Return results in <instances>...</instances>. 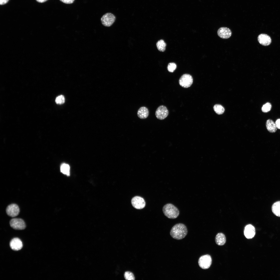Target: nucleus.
I'll list each match as a JSON object with an SVG mask.
<instances>
[{
	"mask_svg": "<svg viewBox=\"0 0 280 280\" xmlns=\"http://www.w3.org/2000/svg\"><path fill=\"white\" fill-rule=\"evenodd\" d=\"M215 242L218 245L222 246L224 245L226 242V238L222 233L218 234L215 237Z\"/></svg>",
	"mask_w": 280,
	"mask_h": 280,
	"instance_id": "obj_16",
	"label": "nucleus"
},
{
	"mask_svg": "<svg viewBox=\"0 0 280 280\" xmlns=\"http://www.w3.org/2000/svg\"><path fill=\"white\" fill-rule=\"evenodd\" d=\"M131 203L133 206L138 209H141L144 208L145 205L144 199L142 197L136 196L132 199Z\"/></svg>",
	"mask_w": 280,
	"mask_h": 280,
	"instance_id": "obj_7",
	"label": "nucleus"
},
{
	"mask_svg": "<svg viewBox=\"0 0 280 280\" xmlns=\"http://www.w3.org/2000/svg\"><path fill=\"white\" fill-rule=\"evenodd\" d=\"M65 101L64 96L62 95H59L57 97L55 100L56 103L58 104H61L64 103Z\"/></svg>",
	"mask_w": 280,
	"mask_h": 280,
	"instance_id": "obj_24",
	"label": "nucleus"
},
{
	"mask_svg": "<svg viewBox=\"0 0 280 280\" xmlns=\"http://www.w3.org/2000/svg\"><path fill=\"white\" fill-rule=\"evenodd\" d=\"M213 109L215 112L218 114H222L225 111L224 107L219 104L215 105L213 107Z\"/></svg>",
	"mask_w": 280,
	"mask_h": 280,
	"instance_id": "obj_20",
	"label": "nucleus"
},
{
	"mask_svg": "<svg viewBox=\"0 0 280 280\" xmlns=\"http://www.w3.org/2000/svg\"><path fill=\"white\" fill-rule=\"evenodd\" d=\"M179 82L181 86L184 88H187L190 87L192 84L193 79L190 74H185L180 77Z\"/></svg>",
	"mask_w": 280,
	"mask_h": 280,
	"instance_id": "obj_5",
	"label": "nucleus"
},
{
	"mask_svg": "<svg viewBox=\"0 0 280 280\" xmlns=\"http://www.w3.org/2000/svg\"><path fill=\"white\" fill-rule=\"evenodd\" d=\"M163 211L164 215L169 219H175L178 216L179 214L178 208L170 203L166 204L164 206Z\"/></svg>",
	"mask_w": 280,
	"mask_h": 280,
	"instance_id": "obj_2",
	"label": "nucleus"
},
{
	"mask_svg": "<svg viewBox=\"0 0 280 280\" xmlns=\"http://www.w3.org/2000/svg\"><path fill=\"white\" fill-rule=\"evenodd\" d=\"M272 107L271 104L268 102L263 105L261 108L262 111L264 113H267L271 110Z\"/></svg>",
	"mask_w": 280,
	"mask_h": 280,
	"instance_id": "obj_21",
	"label": "nucleus"
},
{
	"mask_svg": "<svg viewBox=\"0 0 280 280\" xmlns=\"http://www.w3.org/2000/svg\"><path fill=\"white\" fill-rule=\"evenodd\" d=\"M218 35L221 38L223 39L229 38L231 36L232 33L229 28L224 27L220 28L218 30Z\"/></svg>",
	"mask_w": 280,
	"mask_h": 280,
	"instance_id": "obj_10",
	"label": "nucleus"
},
{
	"mask_svg": "<svg viewBox=\"0 0 280 280\" xmlns=\"http://www.w3.org/2000/svg\"><path fill=\"white\" fill-rule=\"evenodd\" d=\"M266 126L267 130L270 133H275L277 130V128L275 123L271 119H269L267 121Z\"/></svg>",
	"mask_w": 280,
	"mask_h": 280,
	"instance_id": "obj_14",
	"label": "nucleus"
},
{
	"mask_svg": "<svg viewBox=\"0 0 280 280\" xmlns=\"http://www.w3.org/2000/svg\"><path fill=\"white\" fill-rule=\"evenodd\" d=\"M70 166L67 164L63 163L60 166V171L63 174L68 176L70 175Z\"/></svg>",
	"mask_w": 280,
	"mask_h": 280,
	"instance_id": "obj_18",
	"label": "nucleus"
},
{
	"mask_svg": "<svg viewBox=\"0 0 280 280\" xmlns=\"http://www.w3.org/2000/svg\"><path fill=\"white\" fill-rule=\"evenodd\" d=\"M10 226L13 228L17 230H22L26 227L24 221L20 218H14L12 219L10 222Z\"/></svg>",
	"mask_w": 280,
	"mask_h": 280,
	"instance_id": "obj_6",
	"label": "nucleus"
},
{
	"mask_svg": "<svg viewBox=\"0 0 280 280\" xmlns=\"http://www.w3.org/2000/svg\"><path fill=\"white\" fill-rule=\"evenodd\" d=\"M11 249L15 251H18L21 249L23 247L22 242L18 238H15L12 239L10 243Z\"/></svg>",
	"mask_w": 280,
	"mask_h": 280,
	"instance_id": "obj_12",
	"label": "nucleus"
},
{
	"mask_svg": "<svg viewBox=\"0 0 280 280\" xmlns=\"http://www.w3.org/2000/svg\"><path fill=\"white\" fill-rule=\"evenodd\" d=\"M277 128L280 129V119L276 120L275 122Z\"/></svg>",
	"mask_w": 280,
	"mask_h": 280,
	"instance_id": "obj_26",
	"label": "nucleus"
},
{
	"mask_svg": "<svg viewBox=\"0 0 280 280\" xmlns=\"http://www.w3.org/2000/svg\"><path fill=\"white\" fill-rule=\"evenodd\" d=\"M198 264L199 267L204 269H207L210 267L212 263V259L211 256L206 255L201 256L198 260Z\"/></svg>",
	"mask_w": 280,
	"mask_h": 280,
	"instance_id": "obj_3",
	"label": "nucleus"
},
{
	"mask_svg": "<svg viewBox=\"0 0 280 280\" xmlns=\"http://www.w3.org/2000/svg\"><path fill=\"white\" fill-rule=\"evenodd\" d=\"M115 19V17L113 14L107 13L102 16L101 18V21L104 26L110 27L114 23Z\"/></svg>",
	"mask_w": 280,
	"mask_h": 280,
	"instance_id": "obj_4",
	"label": "nucleus"
},
{
	"mask_svg": "<svg viewBox=\"0 0 280 280\" xmlns=\"http://www.w3.org/2000/svg\"><path fill=\"white\" fill-rule=\"evenodd\" d=\"M124 277L126 280H134L135 278L133 274L130 271L125 272L124 274Z\"/></svg>",
	"mask_w": 280,
	"mask_h": 280,
	"instance_id": "obj_22",
	"label": "nucleus"
},
{
	"mask_svg": "<svg viewBox=\"0 0 280 280\" xmlns=\"http://www.w3.org/2000/svg\"><path fill=\"white\" fill-rule=\"evenodd\" d=\"M36 0L37 2H39L42 3L46 1L47 0Z\"/></svg>",
	"mask_w": 280,
	"mask_h": 280,
	"instance_id": "obj_28",
	"label": "nucleus"
},
{
	"mask_svg": "<svg viewBox=\"0 0 280 280\" xmlns=\"http://www.w3.org/2000/svg\"><path fill=\"white\" fill-rule=\"evenodd\" d=\"M7 214L10 216L14 217L18 215L20 212L18 206L16 204H12L8 205L6 209Z\"/></svg>",
	"mask_w": 280,
	"mask_h": 280,
	"instance_id": "obj_9",
	"label": "nucleus"
},
{
	"mask_svg": "<svg viewBox=\"0 0 280 280\" xmlns=\"http://www.w3.org/2000/svg\"><path fill=\"white\" fill-rule=\"evenodd\" d=\"M170 233L173 239L177 240H181L186 235L187 230L184 224L179 223L176 224L172 228Z\"/></svg>",
	"mask_w": 280,
	"mask_h": 280,
	"instance_id": "obj_1",
	"label": "nucleus"
},
{
	"mask_svg": "<svg viewBox=\"0 0 280 280\" xmlns=\"http://www.w3.org/2000/svg\"><path fill=\"white\" fill-rule=\"evenodd\" d=\"M60 1L63 3L67 4H71L72 3L74 0H60Z\"/></svg>",
	"mask_w": 280,
	"mask_h": 280,
	"instance_id": "obj_25",
	"label": "nucleus"
},
{
	"mask_svg": "<svg viewBox=\"0 0 280 280\" xmlns=\"http://www.w3.org/2000/svg\"><path fill=\"white\" fill-rule=\"evenodd\" d=\"M176 67L177 66L176 64L174 62H171L168 64L167 69L169 72H173L176 69Z\"/></svg>",
	"mask_w": 280,
	"mask_h": 280,
	"instance_id": "obj_23",
	"label": "nucleus"
},
{
	"mask_svg": "<svg viewBox=\"0 0 280 280\" xmlns=\"http://www.w3.org/2000/svg\"><path fill=\"white\" fill-rule=\"evenodd\" d=\"M9 0H0V4L1 5H3L6 3Z\"/></svg>",
	"mask_w": 280,
	"mask_h": 280,
	"instance_id": "obj_27",
	"label": "nucleus"
},
{
	"mask_svg": "<svg viewBox=\"0 0 280 280\" xmlns=\"http://www.w3.org/2000/svg\"><path fill=\"white\" fill-rule=\"evenodd\" d=\"M149 111L148 109L145 107H141L137 112V115L139 118L141 119L147 118L149 115Z\"/></svg>",
	"mask_w": 280,
	"mask_h": 280,
	"instance_id": "obj_15",
	"label": "nucleus"
},
{
	"mask_svg": "<svg viewBox=\"0 0 280 280\" xmlns=\"http://www.w3.org/2000/svg\"><path fill=\"white\" fill-rule=\"evenodd\" d=\"M271 209L272 212L275 215L280 217V201L274 203L272 206Z\"/></svg>",
	"mask_w": 280,
	"mask_h": 280,
	"instance_id": "obj_17",
	"label": "nucleus"
},
{
	"mask_svg": "<svg viewBox=\"0 0 280 280\" xmlns=\"http://www.w3.org/2000/svg\"><path fill=\"white\" fill-rule=\"evenodd\" d=\"M156 47L158 50L161 52H164L165 50L166 44L164 40L161 39L158 40L156 44Z\"/></svg>",
	"mask_w": 280,
	"mask_h": 280,
	"instance_id": "obj_19",
	"label": "nucleus"
},
{
	"mask_svg": "<svg viewBox=\"0 0 280 280\" xmlns=\"http://www.w3.org/2000/svg\"><path fill=\"white\" fill-rule=\"evenodd\" d=\"M168 114L169 111L167 108L163 105L159 106L155 112L156 117L160 120H163L165 118Z\"/></svg>",
	"mask_w": 280,
	"mask_h": 280,
	"instance_id": "obj_8",
	"label": "nucleus"
},
{
	"mask_svg": "<svg viewBox=\"0 0 280 280\" xmlns=\"http://www.w3.org/2000/svg\"><path fill=\"white\" fill-rule=\"evenodd\" d=\"M257 39L259 43L264 46L269 45L271 42L270 37L268 35L264 34H260L258 37Z\"/></svg>",
	"mask_w": 280,
	"mask_h": 280,
	"instance_id": "obj_13",
	"label": "nucleus"
},
{
	"mask_svg": "<svg viewBox=\"0 0 280 280\" xmlns=\"http://www.w3.org/2000/svg\"><path fill=\"white\" fill-rule=\"evenodd\" d=\"M244 234L248 239H251L253 237L255 234V230L254 227L250 224L247 225L244 228Z\"/></svg>",
	"mask_w": 280,
	"mask_h": 280,
	"instance_id": "obj_11",
	"label": "nucleus"
}]
</instances>
